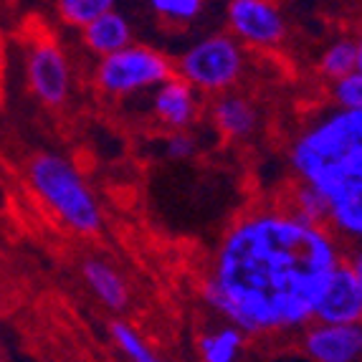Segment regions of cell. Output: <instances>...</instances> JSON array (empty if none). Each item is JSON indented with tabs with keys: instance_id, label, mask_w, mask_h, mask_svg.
I'll list each match as a JSON object with an SVG mask.
<instances>
[{
	"instance_id": "obj_1",
	"label": "cell",
	"mask_w": 362,
	"mask_h": 362,
	"mask_svg": "<svg viewBox=\"0 0 362 362\" xmlns=\"http://www.w3.org/2000/svg\"><path fill=\"white\" fill-rule=\"evenodd\" d=\"M339 261L322 226L289 211L251 213L223 235L203 296L243 334L281 332L312 320Z\"/></svg>"
},
{
	"instance_id": "obj_16",
	"label": "cell",
	"mask_w": 362,
	"mask_h": 362,
	"mask_svg": "<svg viewBox=\"0 0 362 362\" xmlns=\"http://www.w3.org/2000/svg\"><path fill=\"white\" fill-rule=\"evenodd\" d=\"M109 332H112V339L117 342L122 355L127 357L129 362H165L152 352V347L142 339V334H139L134 327H129L127 322H122V320L112 322Z\"/></svg>"
},
{
	"instance_id": "obj_17",
	"label": "cell",
	"mask_w": 362,
	"mask_h": 362,
	"mask_svg": "<svg viewBox=\"0 0 362 362\" xmlns=\"http://www.w3.org/2000/svg\"><path fill=\"white\" fill-rule=\"evenodd\" d=\"M59 8L61 18L66 21L71 25H78V28L84 30L86 25H91L99 16H104L107 11L115 8L112 0H61L56 3Z\"/></svg>"
},
{
	"instance_id": "obj_14",
	"label": "cell",
	"mask_w": 362,
	"mask_h": 362,
	"mask_svg": "<svg viewBox=\"0 0 362 362\" xmlns=\"http://www.w3.org/2000/svg\"><path fill=\"white\" fill-rule=\"evenodd\" d=\"M243 344H246V334L238 327L223 325L200 334L198 352L203 362H238Z\"/></svg>"
},
{
	"instance_id": "obj_21",
	"label": "cell",
	"mask_w": 362,
	"mask_h": 362,
	"mask_svg": "<svg viewBox=\"0 0 362 362\" xmlns=\"http://www.w3.org/2000/svg\"><path fill=\"white\" fill-rule=\"evenodd\" d=\"M347 264H350L352 274H355V281H357V286H360V296H362V246L355 248V254H352V259L347 261Z\"/></svg>"
},
{
	"instance_id": "obj_6",
	"label": "cell",
	"mask_w": 362,
	"mask_h": 362,
	"mask_svg": "<svg viewBox=\"0 0 362 362\" xmlns=\"http://www.w3.org/2000/svg\"><path fill=\"white\" fill-rule=\"evenodd\" d=\"M28 84L43 104L59 107L69 99L71 91V71L66 56L51 41L36 43L28 54Z\"/></svg>"
},
{
	"instance_id": "obj_8",
	"label": "cell",
	"mask_w": 362,
	"mask_h": 362,
	"mask_svg": "<svg viewBox=\"0 0 362 362\" xmlns=\"http://www.w3.org/2000/svg\"><path fill=\"white\" fill-rule=\"evenodd\" d=\"M314 325H357L362 322V296L350 264L339 261L312 314Z\"/></svg>"
},
{
	"instance_id": "obj_18",
	"label": "cell",
	"mask_w": 362,
	"mask_h": 362,
	"mask_svg": "<svg viewBox=\"0 0 362 362\" xmlns=\"http://www.w3.org/2000/svg\"><path fill=\"white\" fill-rule=\"evenodd\" d=\"M150 8L173 23H193L203 13V0H152Z\"/></svg>"
},
{
	"instance_id": "obj_15",
	"label": "cell",
	"mask_w": 362,
	"mask_h": 362,
	"mask_svg": "<svg viewBox=\"0 0 362 362\" xmlns=\"http://www.w3.org/2000/svg\"><path fill=\"white\" fill-rule=\"evenodd\" d=\"M320 71L332 81L350 76L357 71V49L355 41L350 38H339L332 46H327L325 54L320 56Z\"/></svg>"
},
{
	"instance_id": "obj_5",
	"label": "cell",
	"mask_w": 362,
	"mask_h": 362,
	"mask_svg": "<svg viewBox=\"0 0 362 362\" xmlns=\"http://www.w3.org/2000/svg\"><path fill=\"white\" fill-rule=\"evenodd\" d=\"M97 84L107 94L127 97L134 91L152 89L173 78V64L168 56L150 46H127L112 56H104L97 64Z\"/></svg>"
},
{
	"instance_id": "obj_19",
	"label": "cell",
	"mask_w": 362,
	"mask_h": 362,
	"mask_svg": "<svg viewBox=\"0 0 362 362\" xmlns=\"http://www.w3.org/2000/svg\"><path fill=\"white\" fill-rule=\"evenodd\" d=\"M332 97L339 109H344V112H360L362 115V74L355 71L350 76L334 81Z\"/></svg>"
},
{
	"instance_id": "obj_4",
	"label": "cell",
	"mask_w": 362,
	"mask_h": 362,
	"mask_svg": "<svg viewBox=\"0 0 362 362\" xmlns=\"http://www.w3.org/2000/svg\"><path fill=\"white\" fill-rule=\"evenodd\" d=\"M243 71V54L238 41L226 33L200 38L177 61V78L193 89L226 91Z\"/></svg>"
},
{
	"instance_id": "obj_12",
	"label": "cell",
	"mask_w": 362,
	"mask_h": 362,
	"mask_svg": "<svg viewBox=\"0 0 362 362\" xmlns=\"http://www.w3.org/2000/svg\"><path fill=\"white\" fill-rule=\"evenodd\" d=\"M211 117L216 122L218 132L233 139L248 137L256 129V122H259L254 104L248 102V99L238 97V94H223L221 99H216Z\"/></svg>"
},
{
	"instance_id": "obj_3",
	"label": "cell",
	"mask_w": 362,
	"mask_h": 362,
	"mask_svg": "<svg viewBox=\"0 0 362 362\" xmlns=\"http://www.w3.org/2000/svg\"><path fill=\"white\" fill-rule=\"evenodd\" d=\"M30 187L38 198L76 233H97L102 228V208L66 157L43 152L28 168Z\"/></svg>"
},
{
	"instance_id": "obj_20",
	"label": "cell",
	"mask_w": 362,
	"mask_h": 362,
	"mask_svg": "<svg viewBox=\"0 0 362 362\" xmlns=\"http://www.w3.org/2000/svg\"><path fill=\"white\" fill-rule=\"evenodd\" d=\"M198 145H195V137L187 132H173L165 139V152H168L170 160H187L193 157Z\"/></svg>"
},
{
	"instance_id": "obj_2",
	"label": "cell",
	"mask_w": 362,
	"mask_h": 362,
	"mask_svg": "<svg viewBox=\"0 0 362 362\" xmlns=\"http://www.w3.org/2000/svg\"><path fill=\"white\" fill-rule=\"evenodd\" d=\"M296 185L325 208V230L334 241L362 246V115L334 109L296 134L289 150Z\"/></svg>"
},
{
	"instance_id": "obj_10",
	"label": "cell",
	"mask_w": 362,
	"mask_h": 362,
	"mask_svg": "<svg viewBox=\"0 0 362 362\" xmlns=\"http://www.w3.org/2000/svg\"><path fill=\"white\" fill-rule=\"evenodd\" d=\"M152 109H155V117L163 124L173 127L175 132H185V127L195 119V112H198L195 89L177 76L168 78L165 84L155 89Z\"/></svg>"
},
{
	"instance_id": "obj_22",
	"label": "cell",
	"mask_w": 362,
	"mask_h": 362,
	"mask_svg": "<svg viewBox=\"0 0 362 362\" xmlns=\"http://www.w3.org/2000/svg\"><path fill=\"white\" fill-rule=\"evenodd\" d=\"M355 49H357V71L362 74V36L355 41Z\"/></svg>"
},
{
	"instance_id": "obj_7",
	"label": "cell",
	"mask_w": 362,
	"mask_h": 362,
	"mask_svg": "<svg viewBox=\"0 0 362 362\" xmlns=\"http://www.w3.org/2000/svg\"><path fill=\"white\" fill-rule=\"evenodd\" d=\"M228 25L235 36L251 46H274L286 36L284 16L266 0H230Z\"/></svg>"
},
{
	"instance_id": "obj_11",
	"label": "cell",
	"mask_w": 362,
	"mask_h": 362,
	"mask_svg": "<svg viewBox=\"0 0 362 362\" xmlns=\"http://www.w3.org/2000/svg\"><path fill=\"white\" fill-rule=\"evenodd\" d=\"M84 43L86 49L99 54L102 59L104 56H112L117 51L132 46V25H129V21L117 8H112L104 16H99L91 25H86Z\"/></svg>"
},
{
	"instance_id": "obj_13",
	"label": "cell",
	"mask_w": 362,
	"mask_h": 362,
	"mask_svg": "<svg viewBox=\"0 0 362 362\" xmlns=\"http://www.w3.org/2000/svg\"><path fill=\"white\" fill-rule=\"evenodd\" d=\"M81 272H84L89 289L97 294V299L104 307L122 312V309L129 304V289H127V284H124V279H122V274L115 272L107 261L89 259V261H84Z\"/></svg>"
},
{
	"instance_id": "obj_9",
	"label": "cell",
	"mask_w": 362,
	"mask_h": 362,
	"mask_svg": "<svg viewBox=\"0 0 362 362\" xmlns=\"http://www.w3.org/2000/svg\"><path fill=\"white\" fill-rule=\"evenodd\" d=\"M304 352L312 362H360L362 322L357 325H312L304 332Z\"/></svg>"
}]
</instances>
